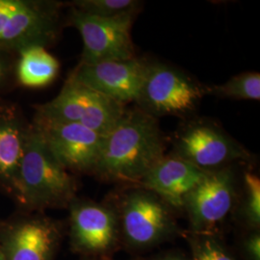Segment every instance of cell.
<instances>
[{
    "label": "cell",
    "mask_w": 260,
    "mask_h": 260,
    "mask_svg": "<svg viewBox=\"0 0 260 260\" xmlns=\"http://www.w3.org/2000/svg\"><path fill=\"white\" fill-rule=\"evenodd\" d=\"M164 155L165 141L156 118L140 108L125 110L121 121L104 137L93 175L137 186Z\"/></svg>",
    "instance_id": "cell-1"
},
{
    "label": "cell",
    "mask_w": 260,
    "mask_h": 260,
    "mask_svg": "<svg viewBox=\"0 0 260 260\" xmlns=\"http://www.w3.org/2000/svg\"><path fill=\"white\" fill-rule=\"evenodd\" d=\"M76 192L74 174L59 163L32 123L19 166L14 201L23 211L44 212L47 209L68 208L77 197Z\"/></svg>",
    "instance_id": "cell-2"
},
{
    "label": "cell",
    "mask_w": 260,
    "mask_h": 260,
    "mask_svg": "<svg viewBox=\"0 0 260 260\" xmlns=\"http://www.w3.org/2000/svg\"><path fill=\"white\" fill-rule=\"evenodd\" d=\"M121 245L134 253L154 249L182 236L174 209L159 197L140 186H133L116 207Z\"/></svg>",
    "instance_id": "cell-3"
},
{
    "label": "cell",
    "mask_w": 260,
    "mask_h": 260,
    "mask_svg": "<svg viewBox=\"0 0 260 260\" xmlns=\"http://www.w3.org/2000/svg\"><path fill=\"white\" fill-rule=\"evenodd\" d=\"M63 3L0 0V50L17 54L29 47H51L62 29Z\"/></svg>",
    "instance_id": "cell-4"
},
{
    "label": "cell",
    "mask_w": 260,
    "mask_h": 260,
    "mask_svg": "<svg viewBox=\"0 0 260 260\" xmlns=\"http://www.w3.org/2000/svg\"><path fill=\"white\" fill-rule=\"evenodd\" d=\"M125 110L124 105L69 75L53 100L35 106V117L79 123L105 137L121 121Z\"/></svg>",
    "instance_id": "cell-5"
},
{
    "label": "cell",
    "mask_w": 260,
    "mask_h": 260,
    "mask_svg": "<svg viewBox=\"0 0 260 260\" xmlns=\"http://www.w3.org/2000/svg\"><path fill=\"white\" fill-rule=\"evenodd\" d=\"M68 209L73 251L87 260H112L121 246L116 207L76 197Z\"/></svg>",
    "instance_id": "cell-6"
},
{
    "label": "cell",
    "mask_w": 260,
    "mask_h": 260,
    "mask_svg": "<svg viewBox=\"0 0 260 260\" xmlns=\"http://www.w3.org/2000/svg\"><path fill=\"white\" fill-rule=\"evenodd\" d=\"M62 238L61 224L43 212L22 210L0 221L4 260H56Z\"/></svg>",
    "instance_id": "cell-7"
},
{
    "label": "cell",
    "mask_w": 260,
    "mask_h": 260,
    "mask_svg": "<svg viewBox=\"0 0 260 260\" xmlns=\"http://www.w3.org/2000/svg\"><path fill=\"white\" fill-rule=\"evenodd\" d=\"M66 23L75 28L83 42L80 63L123 61L135 57L131 28L134 17L104 19L71 6Z\"/></svg>",
    "instance_id": "cell-8"
},
{
    "label": "cell",
    "mask_w": 260,
    "mask_h": 260,
    "mask_svg": "<svg viewBox=\"0 0 260 260\" xmlns=\"http://www.w3.org/2000/svg\"><path fill=\"white\" fill-rule=\"evenodd\" d=\"M237 205V180L232 167L209 172L184 201L192 233L216 234Z\"/></svg>",
    "instance_id": "cell-9"
},
{
    "label": "cell",
    "mask_w": 260,
    "mask_h": 260,
    "mask_svg": "<svg viewBox=\"0 0 260 260\" xmlns=\"http://www.w3.org/2000/svg\"><path fill=\"white\" fill-rule=\"evenodd\" d=\"M205 89L177 69L149 64L137 103L140 109L156 116L183 115L195 109Z\"/></svg>",
    "instance_id": "cell-10"
},
{
    "label": "cell",
    "mask_w": 260,
    "mask_h": 260,
    "mask_svg": "<svg viewBox=\"0 0 260 260\" xmlns=\"http://www.w3.org/2000/svg\"><path fill=\"white\" fill-rule=\"evenodd\" d=\"M174 154L205 172L231 167L251 155L223 130L208 122H193L177 134Z\"/></svg>",
    "instance_id": "cell-11"
},
{
    "label": "cell",
    "mask_w": 260,
    "mask_h": 260,
    "mask_svg": "<svg viewBox=\"0 0 260 260\" xmlns=\"http://www.w3.org/2000/svg\"><path fill=\"white\" fill-rule=\"evenodd\" d=\"M32 123L63 167L72 174H93L103 149V136L79 123L38 117Z\"/></svg>",
    "instance_id": "cell-12"
},
{
    "label": "cell",
    "mask_w": 260,
    "mask_h": 260,
    "mask_svg": "<svg viewBox=\"0 0 260 260\" xmlns=\"http://www.w3.org/2000/svg\"><path fill=\"white\" fill-rule=\"evenodd\" d=\"M149 64L136 57L95 64L79 63L70 76L125 106L137 103Z\"/></svg>",
    "instance_id": "cell-13"
},
{
    "label": "cell",
    "mask_w": 260,
    "mask_h": 260,
    "mask_svg": "<svg viewBox=\"0 0 260 260\" xmlns=\"http://www.w3.org/2000/svg\"><path fill=\"white\" fill-rule=\"evenodd\" d=\"M31 127L19 105L0 99V190L12 199Z\"/></svg>",
    "instance_id": "cell-14"
},
{
    "label": "cell",
    "mask_w": 260,
    "mask_h": 260,
    "mask_svg": "<svg viewBox=\"0 0 260 260\" xmlns=\"http://www.w3.org/2000/svg\"><path fill=\"white\" fill-rule=\"evenodd\" d=\"M207 173L175 154L164 155L137 186L152 192L174 210H183L186 197Z\"/></svg>",
    "instance_id": "cell-15"
},
{
    "label": "cell",
    "mask_w": 260,
    "mask_h": 260,
    "mask_svg": "<svg viewBox=\"0 0 260 260\" xmlns=\"http://www.w3.org/2000/svg\"><path fill=\"white\" fill-rule=\"evenodd\" d=\"M60 63L43 47H29L16 54V85L27 89H42L58 76Z\"/></svg>",
    "instance_id": "cell-16"
},
{
    "label": "cell",
    "mask_w": 260,
    "mask_h": 260,
    "mask_svg": "<svg viewBox=\"0 0 260 260\" xmlns=\"http://www.w3.org/2000/svg\"><path fill=\"white\" fill-rule=\"evenodd\" d=\"M182 236L189 246L188 260H236L218 233L204 234L185 232Z\"/></svg>",
    "instance_id": "cell-17"
},
{
    "label": "cell",
    "mask_w": 260,
    "mask_h": 260,
    "mask_svg": "<svg viewBox=\"0 0 260 260\" xmlns=\"http://www.w3.org/2000/svg\"><path fill=\"white\" fill-rule=\"evenodd\" d=\"M205 93L233 100L259 101V73H243L235 75L223 84L205 89Z\"/></svg>",
    "instance_id": "cell-18"
},
{
    "label": "cell",
    "mask_w": 260,
    "mask_h": 260,
    "mask_svg": "<svg viewBox=\"0 0 260 260\" xmlns=\"http://www.w3.org/2000/svg\"><path fill=\"white\" fill-rule=\"evenodd\" d=\"M238 216L245 231L260 230V178L250 171L243 176V194Z\"/></svg>",
    "instance_id": "cell-19"
},
{
    "label": "cell",
    "mask_w": 260,
    "mask_h": 260,
    "mask_svg": "<svg viewBox=\"0 0 260 260\" xmlns=\"http://www.w3.org/2000/svg\"><path fill=\"white\" fill-rule=\"evenodd\" d=\"M141 5L136 0H76L71 4L75 9L104 19L135 18Z\"/></svg>",
    "instance_id": "cell-20"
},
{
    "label": "cell",
    "mask_w": 260,
    "mask_h": 260,
    "mask_svg": "<svg viewBox=\"0 0 260 260\" xmlns=\"http://www.w3.org/2000/svg\"><path fill=\"white\" fill-rule=\"evenodd\" d=\"M16 54L0 50V95L16 85Z\"/></svg>",
    "instance_id": "cell-21"
},
{
    "label": "cell",
    "mask_w": 260,
    "mask_h": 260,
    "mask_svg": "<svg viewBox=\"0 0 260 260\" xmlns=\"http://www.w3.org/2000/svg\"><path fill=\"white\" fill-rule=\"evenodd\" d=\"M243 260H260V230L245 231L239 242Z\"/></svg>",
    "instance_id": "cell-22"
},
{
    "label": "cell",
    "mask_w": 260,
    "mask_h": 260,
    "mask_svg": "<svg viewBox=\"0 0 260 260\" xmlns=\"http://www.w3.org/2000/svg\"><path fill=\"white\" fill-rule=\"evenodd\" d=\"M136 260H188V257L179 251H169Z\"/></svg>",
    "instance_id": "cell-23"
},
{
    "label": "cell",
    "mask_w": 260,
    "mask_h": 260,
    "mask_svg": "<svg viewBox=\"0 0 260 260\" xmlns=\"http://www.w3.org/2000/svg\"><path fill=\"white\" fill-rule=\"evenodd\" d=\"M0 260H4L3 259V255H2V252H1V250H0Z\"/></svg>",
    "instance_id": "cell-24"
}]
</instances>
